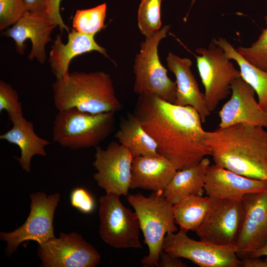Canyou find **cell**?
Masks as SVG:
<instances>
[{
  "label": "cell",
  "mask_w": 267,
  "mask_h": 267,
  "mask_svg": "<svg viewBox=\"0 0 267 267\" xmlns=\"http://www.w3.org/2000/svg\"><path fill=\"white\" fill-rule=\"evenodd\" d=\"M26 10L31 12H46L48 0H25Z\"/></svg>",
  "instance_id": "cell-34"
},
{
  "label": "cell",
  "mask_w": 267,
  "mask_h": 267,
  "mask_svg": "<svg viewBox=\"0 0 267 267\" xmlns=\"http://www.w3.org/2000/svg\"><path fill=\"white\" fill-rule=\"evenodd\" d=\"M115 113L92 114L74 108L58 111L53 122V141L71 150L96 147L113 131Z\"/></svg>",
  "instance_id": "cell-5"
},
{
  "label": "cell",
  "mask_w": 267,
  "mask_h": 267,
  "mask_svg": "<svg viewBox=\"0 0 267 267\" xmlns=\"http://www.w3.org/2000/svg\"><path fill=\"white\" fill-rule=\"evenodd\" d=\"M58 111L76 108L92 114L114 112L122 105L116 95L110 76L102 71L73 72L52 85Z\"/></svg>",
  "instance_id": "cell-3"
},
{
  "label": "cell",
  "mask_w": 267,
  "mask_h": 267,
  "mask_svg": "<svg viewBox=\"0 0 267 267\" xmlns=\"http://www.w3.org/2000/svg\"><path fill=\"white\" fill-rule=\"evenodd\" d=\"M61 0H48L47 8L46 13L49 18L58 26L62 34L64 30L68 33L69 29L64 23L60 13V3Z\"/></svg>",
  "instance_id": "cell-32"
},
{
  "label": "cell",
  "mask_w": 267,
  "mask_h": 267,
  "mask_svg": "<svg viewBox=\"0 0 267 267\" xmlns=\"http://www.w3.org/2000/svg\"><path fill=\"white\" fill-rule=\"evenodd\" d=\"M99 203V231L103 241L117 249H142L137 216L122 204L120 196L106 193Z\"/></svg>",
  "instance_id": "cell-8"
},
{
  "label": "cell",
  "mask_w": 267,
  "mask_h": 267,
  "mask_svg": "<svg viewBox=\"0 0 267 267\" xmlns=\"http://www.w3.org/2000/svg\"><path fill=\"white\" fill-rule=\"evenodd\" d=\"M197 67L204 88V100L213 111L220 102L231 93L232 83L240 76L223 49L211 42L207 48L196 49Z\"/></svg>",
  "instance_id": "cell-7"
},
{
  "label": "cell",
  "mask_w": 267,
  "mask_h": 267,
  "mask_svg": "<svg viewBox=\"0 0 267 267\" xmlns=\"http://www.w3.org/2000/svg\"><path fill=\"white\" fill-rule=\"evenodd\" d=\"M215 164L267 181V130L242 123L204 132Z\"/></svg>",
  "instance_id": "cell-2"
},
{
  "label": "cell",
  "mask_w": 267,
  "mask_h": 267,
  "mask_svg": "<svg viewBox=\"0 0 267 267\" xmlns=\"http://www.w3.org/2000/svg\"><path fill=\"white\" fill-rule=\"evenodd\" d=\"M163 192H153L147 197L140 193L129 194L127 197L137 216L144 242L148 248V254L141 260L143 267H157L166 234L178 230L173 205Z\"/></svg>",
  "instance_id": "cell-4"
},
{
  "label": "cell",
  "mask_w": 267,
  "mask_h": 267,
  "mask_svg": "<svg viewBox=\"0 0 267 267\" xmlns=\"http://www.w3.org/2000/svg\"><path fill=\"white\" fill-rule=\"evenodd\" d=\"M72 206L84 214L92 213L95 207V202L92 195L85 188L78 187L71 191L70 196Z\"/></svg>",
  "instance_id": "cell-31"
},
{
  "label": "cell",
  "mask_w": 267,
  "mask_h": 267,
  "mask_svg": "<svg viewBox=\"0 0 267 267\" xmlns=\"http://www.w3.org/2000/svg\"><path fill=\"white\" fill-rule=\"evenodd\" d=\"M68 33V40L65 44L62 42L61 34L56 35L49 53L48 62L56 79L68 76L70 61L77 55L94 50L110 59L106 49L96 43L94 35L81 33L74 29Z\"/></svg>",
  "instance_id": "cell-19"
},
{
  "label": "cell",
  "mask_w": 267,
  "mask_h": 267,
  "mask_svg": "<svg viewBox=\"0 0 267 267\" xmlns=\"http://www.w3.org/2000/svg\"><path fill=\"white\" fill-rule=\"evenodd\" d=\"M177 171L171 162L161 155L136 157L132 165L131 188L164 191Z\"/></svg>",
  "instance_id": "cell-20"
},
{
  "label": "cell",
  "mask_w": 267,
  "mask_h": 267,
  "mask_svg": "<svg viewBox=\"0 0 267 267\" xmlns=\"http://www.w3.org/2000/svg\"><path fill=\"white\" fill-rule=\"evenodd\" d=\"M171 26L165 25L141 43L133 66L135 74L134 91L141 95H152L174 103L177 85L167 75V70L159 60L158 46L167 36Z\"/></svg>",
  "instance_id": "cell-6"
},
{
  "label": "cell",
  "mask_w": 267,
  "mask_h": 267,
  "mask_svg": "<svg viewBox=\"0 0 267 267\" xmlns=\"http://www.w3.org/2000/svg\"><path fill=\"white\" fill-rule=\"evenodd\" d=\"M254 89L241 76L231 85V96L219 112V128L246 123L267 129V111L259 105Z\"/></svg>",
  "instance_id": "cell-14"
},
{
  "label": "cell",
  "mask_w": 267,
  "mask_h": 267,
  "mask_svg": "<svg viewBox=\"0 0 267 267\" xmlns=\"http://www.w3.org/2000/svg\"><path fill=\"white\" fill-rule=\"evenodd\" d=\"M162 0H141L137 14L139 29L145 38L152 36L161 27Z\"/></svg>",
  "instance_id": "cell-27"
},
{
  "label": "cell",
  "mask_w": 267,
  "mask_h": 267,
  "mask_svg": "<svg viewBox=\"0 0 267 267\" xmlns=\"http://www.w3.org/2000/svg\"><path fill=\"white\" fill-rule=\"evenodd\" d=\"M265 257V259L249 257L243 258L241 259V267H267V256Z\"/></svg>",
  "instance_id": "cell-35"
},
{
  "label": "cell",
  "mask_w": 267,
  "mask_h": 267,
  "mask_svg": "<svg viewBox=\"0 0 267 267\" xmlns=\"http://www.w3.org/2000/svg\"><path fill=\"white\" fill-rule=\"evenodd\" d=\"M245 212L243 198H212L208 212L195 231L196 234L203 241L220 246L235 247L243 225Z\"/></svg>",
  "instance_id": "cell-10"
},
{
  "label": "cell",
  "mask_w": 267,
  "mask_h": 267,
  "mask_svg": "<svg viewBox=\"0 0 267 267\" xmlns=\"http://www.w3.org/2000/svg\"><path fill=\"white\" fill-rule=\"evenodd\" d=\"M210 166V160L205 157L195 166L178 170L164 190L165 197L174 205L190 195L203 196Z\"/></svg>",
  "instance_id": "cell-22"
},
{
  "label": "cell",
  "mask_w": 267,
  "mask_h": 267,
  "mask_svg": "<svg viewBox=\"0 0 267 267\" xmlns=\"http://www.w3.org/2000/svg\"><path fill=\"white\" fill-rule=\"evenodd\" d=\"M92 166L97 172L93 177L106 192L128 196L131 184L133 157L130 151L120 143L112 141L104 149L95 147Z\"/></svg>",
  "instance_id": "cell-12"
},
{
  "label": "cell",
  "mask_w": 267,
  "mask_h": 267,
  "mask_svg": "<svg viewBox=\"0 0 267 267\" xmlns=\"http://www.w3.org/2000/svg\"><path fill=\"white\" fill-rule=\"evenodd\" d=\"M266 28L263 29L257 40L249 46H238L236 51L247 61L267 71V15L264 17Z\"/></svg>",
  "instance_id": "cell-28"
},
{
  "label": "cell",
  "mask_w": 267,
  "mask_h": 267,
  "mask_svg": "<svg viewBox=\"0 0 267 267\" xmlns=\"http://www.w3.org/2000/svg\"><path fill=\"white\" fill-rule=\"evenodd\" d=\"M266 190L267 181L240 175L216 164L209 166L205 176V192L212 198L240 199Z\"/></svg>",
  "instance_id": "cell-17"
},
{
  "label": "cell",
  "mask_w": 267,
  "mask_h": 267,
  "mask_svg": "<svg viewBox=\"0 0 267 267\" xmlns=\"http://www.w3.org/2000/svg\"><path fill=\"white\" fill-rule=\"evenodd\" d=\"M264 256H267V244L262 248L251 253L248 257L251 258H261Z\"/></svg>",
  "instance_id": "cell-36"
},
{
  "label": "cell",
  "mask_w": 267,
  "mask_h": 267,
  "mask_svg": "<svg viewBox=\"0 0 267 267\" xmlns=\"http://www.w3.org/2000/svg\"><path fill=\"white\" fill-rule=\"evenodd\" d=\"M134 115L154 140L158 154L178 170L195 166L211 155L205 143L200 116L193 107L141 94Z\"/></svg>",
  "instance_id": "cell-1"
},
{
  "label": "cell",
  "mask_w": 267,
  "mask_h": 267,
  "mask_svg": "<svg viewBox=\"0 0 267 267\" xmlns=\"http://www.w3.org/2000/svg\"><path fill=\"white\" fill-rule=\"evenodd\" d=\"M196 0H191L190 7H191L194 5V4L195 3V2H196Z\"/></svg>",
  "instance_id": "cell-37"
},
{
  "label": "cell",
  "mask_w": 267,
  "mask_h": 267,
  "mask_svg": "<svg viewBox=\"0 0 267 267\" xmlns=\"http://www.w3.org/2000/svg\"><path fill=\"white\" fill-rule=\"evenodd\" d=\"M7 112L10 121L23 116L22 104L17 91L8 83L0 81V112Z\"/></svg>",
  "instance_id": "cell-29"
},
{
  "label": "cell",
  "mask_w": 267,
  "mask_h": 267,
  "mask_svg": "<svg viewBox=\"0 0 267 267\" xmlns=\"http://www.w3.org/2000/svg\"><path fill=\"white\" fill-rule=\"evenodd\" d=\"M212 42L223 49L229 59L238 64L241 77L254 89L260 106L267 111V71L247 61L225 38H214Z\"/></svg>",
  "instance_id": "cell-24"
},
{
  "label": "cell",
  "mask_w": 267,
  "mask_h": 267,
  "mask_svg": "<svg viewBox=\"0 0 267 267\" xmlns=\"http://www.w3.org/2000/svg\"><path fill=\"white\" fill-rule=\"evenodd\" d=\"M244 221L235 248L242 259L267 244V190L243 197Z\"/></svg>",
  "instance_id": "cell-15"
},
{
  "label": "cell",
  "mask_w": 267,
  "mask_h": 267,
  "mask_svg": "<svg viewBox=\"0 0 267 267\" xmlns=\"http://www.w3.org/2000/svg\"><path fill=\"white\" fill-rule=\"evenodd\" d=\"M187 231L180 229L168 233L163 250L179 258L189 260L200 267H240L241 260L234 246H220L189 237Z\"/></svg>",
  "instance_id": "cell-11"
},
{
  "label": "cell",
  "mask_w": 267,
  "mask_h": 267,
  "mask_svg": "<svg viewBox=\"0 0 267 267\" xmlns=\"http://www.w3.org/2000/svg\"><path fill=\"white\" fill-rule=\"evenodd\" d=\"M10 122L13 124L12 128L1 134L0 139L19 147L21 156L15 158L23 170L30 173L32 157L36 155L46 156L45 147L51 143L38 136L34 131L33 123L27 120L23 116Z\"/></svg>",
  "instance_id": "cell-21"
},
{
  "label": "cell",
  "mask_w": 267,
  "mask_h": 267,
  "mask_svg": "<svg viewBox=\"0 0 267 267\" xmlns=\"http://www.w3.org/2000/svg\"><path fill=\"white\" fill-rule=\"evenodd\" d=\"M30 197L31 209L25 222L12 232L0 233V239L7 242L6 252L9 255L24 241L33 240L39 245L55 237L53 221L60 194L56 193L47 196L37 192L31 193Z\"/></svg>",
  "instance_id": "cell-9"
},
{
  "label": "cell",
  "mask_w": 267,
  "mask_h": 267,
  "mask_svg": "<svg viewBox=\"0 0 267 267\" xmlns=\"http://www.w3.org/2000/svg\"><path fill=\"white\" fill-rule=\"evenodd\" d=\"M26 11L25 0H0V30L14 25Z\"/></svg>",
  "instance_id": "cell-30"
},
{
  "label": "cell",
  "mask_w": 267,
  "mask_h": 267,
  "mask_svg": "<svg viewBox=\"0 0 267 267\" xmlns=\"http://www.w3.org/2000/svg\"><path fill=\"white\" fill-rule=\"evenodd\" d=\"M212 198L206 196H189L173 205L175 222L180 229L196 231L204 220Z\"/></svg>",
  "instance_id": "cell-25"
},
{
  "label": "cell",
  "mask_w": 267,
  "mask_h": 267,
  "mask_svg": "<svg viewBox=\"0 0 267 267\" xmlns=\"http://www.w3.org/2000/svg\"><path fill=\"white\" fill-rule=\"evenodd\" d=\"M166 60L169 70L174 73L176 79L177 91L174 104L193 107L199 114L202 123L205 122L211 112L206 104L204 93L200 91L191 71V60L171 52L168 53Z\"/></svg>",
  "instance_id": "cell-18"
},
{
  "label": "cell",
  "mask_w": 267,
  "mask_h": 267,
  "mask_svg": "<svg viewBox=\"0 0 267 267\" xmlns=\"http://www.w3.org/2000/svg\"><path fill=\"white\" fill-rule=\"evenodd\" d=\"M187 265L182 262L179 258L173 256L163 250L161 252L157 267H187Z\"/></svg>",
  "instance_id": "cell-33"
},
{
  "label": "cell",
  "mask_w": 267,
  "mask_h": 267,
  "mask_svg": "<svg viewBox=\"0 0 267 267\" xmlns=\"http://www.w3.org/2000/svg\"><path fill=\"white\" fill-rule=\"evenodd\" d=\"M115 136L120 143L130 151L133 158L160 155L154 140L144 131L134 114H129L127 118L122 120Z\"/></svg>",
  "instance_id": "cell-23"
},
{
  "label": "cell",
  "mask_w": 267,
  "mask_h": 267,
  "mask_svg": "<svg viewBox=\"0 0 267 267\" xmlns=\"http://www.w3.org/2000/svg\"><path fill=\"white\" fill-rule=\"evenodd\" d=\"M38 255L44 267H94L101 259L98 251L75 232H60L59 237L39 244Z\"/></svg>",
  "instance_id": "cell-13"
},
{
  "label": "cell",
  "mask_w": 267,
  "mask_h": 267,
  "mask_svg": "<svg viewBox=\"0 0 267 267\" xmlns=\"http://www.w3.org/2000/svg\"><path fill=\"white\" fill-rule=\"evenodd\" d=\"M57 26L46 12L26 11L2 34L14 40L16 49L20 54L24 53L26 47L24 42L30 39L32 46L28 58L31 61L35 58L43 64L46 60L45 45L51 41V33Z\"/></svg>",
  "instance_id": "cell-16"
},
{
  "label": "cell",
  "mask_w": 267,
  "mask_h": 267,
  "mask_svg": "<svg viewBox=\"0 0 267 267\" xmlns=\"http://www.w3.org/2000/svg\"><path fill=\"white\" fill-rule=\"evenodd\" d=\"M107 6L103 3L94 7L77 10L73 19V27L77 31L95 35L104 26Z\"/></svg>",
  "instance_id": "cell-26"
}]
</instances>
